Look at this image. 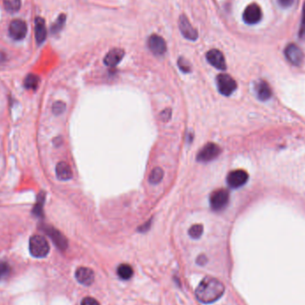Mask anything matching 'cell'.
I'll use <instances>...</instances> for the list:
<instances>
[{
	"mask_svg": "<svg viewBox=\"0 0 305 305\" xmlns=\"http://www.w3.org/2000/svg\"><path fill=\"white\" fill-rule=\"evenodd\" d=\"M224 285L214 277L204 278L196 289V296L201 303L209 305L219 300L224 295Z\"/></svg>",
	"mask_w": 305,
	"mask_h": 305,
	"instance_id": "cell-1",
	"label": "cell"
},
{
	"mask_svg": "<svg viewBox=\"0 0 305 305\" xmlns=\"http://www.w3.org/2000/svg\"><path fill=\"white\" fill-rule=\"evenodd\" d=\"M30 252L31 255L36 258H43L49 253V244L42 236L35 235L30 239Z\"/></svg>",
	"mask_w": 305,
	"mask_h": 305,
	"instance_id": "cell-2",
	"label": "cell"
},
{
	"mask_svg": "<svg viewBox=\"0 0 305 305\" xmlns=\"http://www.w3.org/2000/svg\"><path fill=\"white\" fill-rule=\"evenodd\" d=\"M229 192L226 189H218L211 195V207L213 210L216 212L223 210L229 204Z\"/></svg>",
	"mask_w": 305,
	"mask_h": 305,
	"instance_id": "cell-3",
	"label": "cell"
},
{
	"mask_svg": "<svg viewBox=\"0 0 305 305\" xmlns=\"http://www.w3.org/2000/svg\"><path fill=\"white\" fill-rule=\"evenodd\" d=\"M217 85L219 93L229 96L237 90V82L228 74H219L217 77Z\"/></svg>",
	"mask_w": 305,
	"mask_h": 305,
	"instance_id": "cell-4",
	"label": "cell"
},
{
	"mask_svg": "<svg viewBox=\"0 0 305 305\" xmlns=\"http://www.w3.org/2000/svg\"><path fill=\"white\" fill-rule=\"evenodd\" d=\"M221 152L218 145L214 143H208L202 148L198 152L196 159L198 162H208L218 157Z\"/></svg>",
	"mask_w": 305,
	"mask_h": 305,
	"instance_id": "cell-5",
	"label": "cell"
},
{
	"mask_svg": "<svg viewBox=\"0 0 305 305\" xmlns=\"http://www.w3.org/2000/svg\"><path fill=\"white\" fill-rule=\"evenodd\" d=\"M284 53L286 60L295 66H299L304 61V53L296 44H288Z\"/></svg>",
	"mask_w": 305,
	"mask_h": 305,
	"instance_id": "cell-6",
	"label": "cell"
},
{
	"mask_svg": "<svg viewBox=\"0 0 305 305\" xmlns=\"http://www.w3.org/2000/svg\"><path fill=\"white\" fill-rule=\"evenodd\" d=\"M262 12L261 7L257 4H250L244 11L243 20L245 24L253 25L262 20Z\"/></svg>",
	"mask_w": 305,
	"mask_h": 305,
	"instance_id": "cell-7",
	"label": "cell"
},
{
	"mask_svg": "<svg viewBox=\"0 0 305 305\" xmlns=\"http://www.w3.org/2000/svg\"><path fill=\"white\" fill-rule=\"evenodd\" d=\"M248 181L247 172L244 170H236L229 172L227 182L229 186L232 188H239L244 186Z\"/></svg>",
	"mask_w": 305,
	"mask_h": 305,
	"instance_id": "cell-8",
	"label": "cell"
},
{
	"mask_svg": "<svg viewBox=\"0 0 305 305\" xmlns=\"http://www.w3.org/2000/svg\"><path fill=\"white\" fill-rule=\"evenodd\" d=\"M9 35L15 40H21L27 34V25L22 20H14L9 25Z\"/></svg>",
	"mask_w": 305,
	"mask_h": 305,
	"instance_id": "cell-9",
	"label": "cell"
},
{
	"mask_svg": "<svg viewBox=\"0 0 305 305\" xmlns=\"http://www.w3.org/2000/svg\"><path fill=\"white\" fill-rule=\"evenodd\" d=\"M206 59L213 66L220 71H225L227 68L223 54L218 49H212L206 54Z\"/></svg>",
	"mask_w": 305,
	"mask_h": 305,
	"instance_id": "cell-10",
	"label": "cell"
},
{
	"mask_svg": "<svg viewBox=\"0 0 305 305\" xmlns=\"http://www.w3.org/2000/svg\"><path fill=\"white\" fill-rule=\"evenodd\" d=\"M148 47L150 50L156 56H162L166 52V43L164 39L158 35H151L148 39Z\"/></svg>",
	"mask_w": 305,
	"mask_h": 305,
	"instance_id": "cell-11",
	"label": "cell"
},
{
	"mask_svg": "<svg viewBox=\"0 0 305 305\" xmlns=\"http://www.w3.org/2000/svg\"><path fill=\"white\" fill-rule=\"evenodd\" d=\"M180 29H181L182 35L187 39L193 40V41L197 39L198 33L196 30L194 29V27L191 25L189 21L185 15H182L180 17Z\"/></svg>",
	"mask_w": 305,
	"mask_h": 305,
	"instance_id": "cell-12",
	"label": "cell"
},
{
	"mask_svg": "<svg viewBox=\"0 0 305 305\" xmlns=\"http://www.w3.org/2000/svg\"><path fill=\"white\" fill-rule=\"evenodd\" d=\"M75 276L78 281L85 286H91L95 280V274L90 268H78L76 273H75Z\"/></svg>",
	"mask_w": 305,
	"mask_h": 305,
	"instance_id": "cell-13",
	"label": "cell"
},
{
	"mask_svg": "<svg viewBox=\"0 0 305 305\" xmlns=\"http://www.w3.org/2000/svg\"><path fill=\"white\" fill-rule=\"evenodd\" d=\"M125 52L122 48H114L107 53L104 59L105 65L109 67H115L119 64V62L122 60Z\"/></svg>",
	"mask_w": 305,
	"mask_h": 305,
	"instance_id": "cell-14",
	"label": "cell"
},
{
	"mask_svg": "<svg viewBox=\"0 0 305 305\" xmlns=\"http://www.w3.org/2000/svg\"><path fill=\"white\" fill-rule=\"evenodd\" d=\"M44 230L51 238L54 243L56 244L60 249H65L67 247L66 239L58 230L49 226L45 227Z\"/></svg>",
	"mask_w": 305,
	"mask_h": 305,
	"instance_id": "cell-15",
	"label": "cell"
},
{
	"mask_svg": "<svg viewBox=\"0 0 305 305\" xmlns=\"http://www.w3.org/2000/svg\"><path fill=\"white\" fill-rule=\"evenodd\" d=\"M35 24V38L38 44L43 43L47 38V27L43 18L37 17L34 21Z\"/></svg>",
	"mask_w": 305,
	"mask_h": 305,
	"instance_id": "cell-16",
	"label": "cell"
},
{
	"mask_svg": "<svg viewBox=\"0 0 305 305\" xmlns=\"http://www.w3.org/2000/svg\"><path fill=\"white\" fill-rule=\"evenodd\" d=\"M57 176L60 181H69L72 178V171L70 165L65 162H58L57 165Z\"/></svg>",
	"mask_w": 305,
	"mask_h": 305,
	"instance_id": "cell-17",
	"label": "cell"
},
{
	"mask_svg": "<svg viewBox=\"0 0 305 305\" xmlns=\"http://www.w3.org/2000/svg\"><path fill=\"white\" fill-rule=\"evenodd\" d=\"M256 92L259 99L262 101L268 100L272 96V89L266 81H261L258 83L256 85Z\"/></svg>",
	"mask_w": 305,
	"mask_h": 305,
	"instance_id": "cell-18",
	"label": "cell"
},
{
	"mask_svg": "<svg viewBox=\"0 0 305 305\" xmlns=\"http://www.w3.org/2000/svg\"><path fill=\"white\" fill-rule=\"evenodd\" d=\"M117 273L122 279L128 280L133 276V269L131 266H129V264L124 263V264H121L118 267Z\"/></svg>",
	"mask_w": 305,
	"mask_h": 305,
	"instance_id": "cell-19",
	"label": "cell"
},
{
	"mask_svg": "<svg viewBox=\"0 0 305 305\" xmlns=\"http://www.w3.org/2000/svg\"><path fill=\"white\" fill-rule=\"evenodd\" d=\"M38 83H39V79L35 74H29L24 80V87L27 90L35 91L38 88Z\"/></svg>",
	"mask_w": 305,
	"mask_h": 305,
	"instance_id": "cell-20",
	"label": "cell"
},
{
	"mask_svg": "<svg viewBox=\"0 0 305 305\" xmlns=\"http://www.w3.org/2000/svg\"><path fill=\"white\" fill-rule=\"evenodd\" d=\"M3 4L9 13H15L21 8V0H3Z\"/></svg>",
	"mask_w": 305,
	"mask_h": 305,
	"instance_id": "cell-21",
	"label": "cell"
},
{
	"mask_svg": "<svg viewBox=\"0 0 305 305\" xmlns=\"http://www.w3.org/2000/svg\"><path fill=\"white\" fill-rule=\"evenodd\" d=\"M163 171L160 167L154 168L152 170L150 176H149V182H151L153 185H156L158 183L162 182L163 178Z\"/></svg>",
	"mask_w": 305,
	"mask_h": 305,
	"instance_id": "cell-22",
	"label": "cell"
},
{
	"mask_svg": "<svg viewBox=\"0 0 305 305\" xmlns=\"http://www.w3.org/2000/svg\"><path fill=\"white\" fill-rule=\"evenodd\" d=\"M203 232H204V227L201 224L193 225L188 231L189 236L194 239H200Z\"/></svg>",
	"mask_w": 305,
	"mask_h": 305,
	"instance_id": "cell-23",
	"label": "cell"
},
{
	"mask_svg": "<svg viewBox=\"0 0 305 305\" xmlns=\"http://www.w3.org/2000/svg\"><path fill=\"white\" fill-rule=\"evenodd\" d=\"M65 20L66 16L64 15H61L58 17V20L56 21V23L53 24L52 28H51V32L54 34H57L62 29L63 25L65 24Z\"/></svg>",
	"mask_w": 305,
	"mask_h": 305,
	"instance_id": "cell-24",
	"label": "cell"
},
{
	"mask_svg": "<svg viewBox=\"0 0 305 305\" xmlns=\"http://www.w3.org/2000/svg\"><path fill=\"white\" fill-rule=\"evenodd\" d=\"M11 267L7 262L0 261V280L6 278L9 276Z\"/></svg>",
	"mask_w": 305,
	"mask_h": 305,
	"instance_id": "cell-25",
	"label": "cell"
},
{
	"mask_svg": "<svg viewBox=\"0 0 305 305\" xmlns=\"http://www.w3.org/2000/svg\"><path fill=\"white\" fill-rule=\"evenodd\" d=\"M44 199H45V196H44V194H42V195H39L38 204L36 205V206L34 207L33 209L34 214H35L39 215V216H41V215H42V212H43Z\"/></svg>",
	"mask_w": 305,
	"mask_h": 305,
	"instance_id": "cell-26",
	"label": "cell"
},
{
	"mask_svg": "<svg viewBox=\"0 0 305 305\" xmlns=\"http://www.w3.org/2000/svg\"><path fill=\"white\" fill-rule=\"evenodd\" d=\"M299 37L301 38H305V2L303 6V15L301 21L300 30H299Z\"/></svg>",
	"mask_w": 305,
	"mask_h": 305,
	"instance_id": "cell-27",
	"label": "cell"
},
{
	"mask_svg": "<svg viewBox=\"0 0 305 305\" xmlns=\"http://www.w3.org/2000/svg\"><path fill=\"white\" fill-rule=\"evenodd\" d=\"M65 109V105L62 102H57L53 105V112L55 115H60Z\"/></svg>",
	"mask_w": 305,
	"mask_h": 305,
	"instance_id": "cell-28",
	"label": "cell"
},
{
	"mask_svg": "<svg viewBox=\"0 0 305 305\" xmlns=\"http://www.w3.org/2000/svg\"><path fill=\"white\" fill-rule=\"evenodd\" d=\"M178 64H179V67L181 68V70H182V72H190V66H189L188 62H186L184 58H180V59H179V62H178Z\"/></svg>",
	"mask_w": 305,
	"mask_h": 305,
	"instance_id": "cell-29",
	"label": "cell"
},
{
	"mask_svg": "<svg viewBox=\"0 0 305 305\" xmlns=\"http://www.w3.org/2000/svg\"><path fill=\"white\" fill-rule=\"evenodd\" d=\"M81 305H100V304L92 297H86L81 302Z\"/></svg>",
	"mask_w": 305,
	"mask_h": 305,
	"instance_id": "cell-30",
	"label": "cell"
},
{
	"mask_svg": "<svg viewBox=\"0 0 305 305\" xmlns=\"http://www.w3.org/2000/svg\"><path fill=\"white\" fill-rule=\"evenodd\" d=\"M294 1L295 0H277L279 5L282 6V7H284V8H287V7L291 6V5H293Z\"/></svg>",
	"mask_w": 305,
	"mask_h": 305,
	"instance_id": "cell-31",
	"label": "cell"
},
{
	"mask_svg": "<svg viewBox=\"0 0 305 305\" xmlns=\"http://www.w3.org/2000/svg\"><path fill=\"white\" fill-rule=\"evenodd\" d=\"M171 115H172L171 110H164L162 114H161V119H162V121H164V122H167L168 120L171 118Z\"/></svg>",
	"mask_w": 305,
	"mask_h": 305,
	"instance_id": "cell-32",
	"label": "cell"
},
{
	"mask_svg": "<svg viewBox=\"0 0 305 305\" xmlns=\"http://www.w3.org/2000/svg\"><path fill=\"white\" fill-rule=\"evenodd\" d=\"M150 223H151V220H149V221H148V223H146V224L144 225L143 227H140V230H141V231H143V232H145V231H146V230H148V228H149V227H150Z\"/></svg>",
	"mask_w": 305,
	"mask_h": 305,
	"instance_id": "cell-33",
	"label": "cell"
}]
</instances>
